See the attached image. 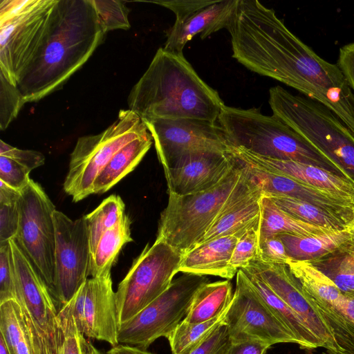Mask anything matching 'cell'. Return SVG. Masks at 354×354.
<instances>
[{
	"label": "cell",
	"instance_id": "43",
	"mask_svg": "<svg viewBox=\"0 0 354 354\" xmlns=\"http://www.w3.org/2000/svg\"><path fill=\"white\" fill-rule=\"evenodd\" d=\"M228 342V330L224 319L189 354H218Z\"/></svg>",
	"mask_w": 354,
	"mask_h": 354
},
{
	"label": "cell",
	"instance_id": "16",
	"mask_svg": "<svg viewBox=\"0 0 354 354\" xmlns=\"http://www.w3.org/2000/svg\"><path fill=\"white\" fill-rule=\"evenodd\" d=\"M79 331L88 338L119 344L115 292L111 270L87 279L69 301Z\"/></svg>",
	"mask_w": 354,
	"mask_h": 354
},
{
	"label": "cell",
	"instance_id": "13",
	"mask_svg": "<svg viewBox=\"0 0 354 354\" xmlns=\"http://www.w3.org/2000/svg\"><path fill=\"white\" fill-rule=\"evenodd\" d=\"M163 169L196 153H228L233 147L217 122L193 118L143 119Z\"/></svg>",
	"mask_w": 354,
	"mask_h": 354
},
{
	"label": "cell",
	"instance_id": "42",
	"mask_svg": "<svg viewBox=\"0 0 354 354\" xmlns=\"http://www.w3.org/2000/svg\"><path fill=\"white\" fill-rule=\"evenodd\" d=\"M257 259L265 262L288 265L292 260L278 234L259 238V253Z\"/></svg>",
	"mask_w": 354,
	"mask_h": 354
},
{
	"label": "cell",
	"instance_id": "1",
	"mask_svg": "<svg viewBox=\"0 0 354 354\" xmlns=\"http://www.w3.org/2000/svg\"><path fill=\"white\" fill-rule=\"evenodd\" d=\"M227 29L233 58L323 104L354 135V93L342 72L292 33L273 9L238 0Z\"/></svg>",
	"mask_w": 354,
	"mask_h": 354
},
{
	"label": "cell",
	"instance_id": "39",
	"mask_svg": "<svg viewBox=\"0 0 354 354\" xmlns=\"http://www.w3.org/2000/svg\"><path fill=\"white\" fill-rule=\"evenodd\" d=\"M25 101L19 89L0 73V129L5 130L17 116Z\"/></svg>",
	"mask_w": 354,
	"mask_h": 354
},
{
	"label": "cell",
	"instance_id": "38",
	"mask_svg": "<svg viewBox=\"0 0 354 354\" xmlns=\"http://www.w3.org/2000/svg\"><path fill=\"white\" fill-rule=\"evenodd\" d=\"M260 222L261 218L239 239L230 260L234 270L245 268L259 258Z\"/></svg>",
	"mask_w": 354,
	"mask_h": 354
},
{
	"label": "cell",
	"instance_id": "31",
	"mask_svg": "<svg viewBox=\"0 0 354 354\" xmlns=\"http://www.w3.org/2000/svg\"><path fill=\"white\" fill-rule=\"evenodd\" d=\"M0 335L10 354H33L22 312L16 299L0 304Z\"/></svg>",
	"mask_w": 354,
	"mask_h": 354
},
{
	"label": "cell",
	"instance_id": "7",
	"mask_svg": "<svg viewBox=\"0 0 354 354\" xmlns=\"http://www.w3.org/2000/svg\"><path fill=\"white\" fill-rule=\"evenodd\" d=\"M57 0H1L0 73L13 86L46 35Z\"/></svg>",
	"mask_w": 354,
	"mask_h": 354
},
{
	"label": "cell",
	"instance_id": "3",
	"mask_svg": "<svg viewBox=\"0 0 354 354\" xmlns=\"http://www.w3.org/2000/svg\"><path fill=\"white\" fill-rule=\"evenodd\" d=\"M224 104L183 54L162 47L128 97L129 109L142 120L193 118L215 123Z\"/></svg>",
	"mask_w": 354,
	"mask_h": 354
},
{
	"label": "cell",
	"instance_id": "49",
	"mask_svg": "<svg viewBox=\"0 0 354 354\" xmlns=\"http://www.w3.org/2000/svg\"><path fill=\"white\" fill-rule=\"evenodd\" d=\"M86 354H103L100 351H99L94 345H93L90 342L88 343V349Z\"/></svg>",
	"mask_w": 354,
	"mask_h": 354
},
{
	"label": "cell",
	"instance_id": "41",
	"mask_svg": "<svg viewBox=\"0 0 354 354\" xmlns=\"http://www.w3.org/2000/svg\"><path fill=\"white\" fill-rule=\"evenodd\" d=\"M32 170L17 159L0 155V181L20 192L28 184Z\"/></svg>",
	"mask_w": 354,
	"mask_h": 354
},
{
	"label": "cell",
	"instance_id": "46",
	"mask_svg": "<svg viewBox=\"0 0 354 354\" xmlns=\"http://www.w3.org/2000/svg\"><path fill=\"white\" fill-rule=\"evenodd\" d=\"M337 65L354 93V42L339 48Z\"/></svg>",
	"mask_w": 354,
	"mask_h": 354
},
{
	"label": "cell",
	"instance_id": "4",
	"mask_svg": "<svg viewBox=\"0 0 354 354\" xmlns=\"http://www.w3.org/2000/svg\"><path fill=\"white\" fill-rule=\"evenodd\" d=\"M217 123L233 147L263 157L313 165L342 176L336 165L274 115H263L254 108L243 109L224 104Z\"/></svg>",
	"mask_w": 354,
	"mask_h": 354
},
{
	"label": "cell",
	"instance_id": "14",
	"mask_svg": "<svg viewBox=\"0 0 354 354\" xmlns=\"http://www.w3.org/2000/svg\"><path fill=\"white\" fill-rule=\"evenodd\" d=\"M55 228V275L53 297L68 303L91 275L92 254L84 217L72 220L62 212L53 214Z\"/></svg>",
	"mask_w": 354,
	"mask_h": 354
},
{
	"label": "cell",
	"instance_id": "33",
	"mask_svg": "<svg viewBox=\"0 0 354 354\" xmlns=\"http://www.w3.org/2000/svg\"><path fill=\"white\" fill-rule=\"evenodd\" d=\"M124 209L122 198L112 194L103 200L93 212L84 216L88 227L92 255L104 233L124 216Z\"/></svg>",
	"mask_w": 354,
	"mask_h": 354
},
{
	"label": "cell",
	"instance_id": "47",
	"mask_svg": "<svg viewBox=\"0 0 354 354\" xmlns=\"http://www.w3.org/2000/svg\"><path fill=\"white\" fill-rule=\"evenodd\" d=\"M270 346L259 341H229L218 354H265Z\"/></svg>",
	"mask_w": 354,
	"mask_h": 354
},
{
	"label": "cell",
	"instance_id": "21",
	"mask_svg": "<svg viewBox=\"0 0 354 354\" xmlns=\"http://www.w3.org/2000/svg\"><path fill=\"white\" fill-rule=\"evenodd\" d=\"M238 0H218L194 12L181 21H175L167 33L162 47L165 50L183 54L186 44L197 34L202 39L222 28H227Z\"/></svg>",
	"mask_w": 354,
	"mask_h": 354
},
{
	"label": "cell",
	"instance_id": "17",
	"mask_svg": "<svg viewBox=\"0 0 354 354\" xmlns=\"http://www.w3.org/2000/svg\"><path fill=\"white\" fill-rule=\"evenodd\" d=\"M258 274L301 319L311 333L328 350L330 335L309 301L301 283L286 264L255 259L245 267Z\"/></svg>",
	"mask_w": 354,
	"mask_h": 354
},
{
	"label": "cell",
	"instance_id": "12",
	"mask_svg": "<svg viewBox=\"0 0 354 354\" xmlns=\"http://www.w3.org/2000/svg\"><path fill=\"white\" fill-rule=\"evenodd\" d=\"M55 206L44 189L30 178L20 191L19 222L14 238L53 296L55 275Z\"/></svg>",
	"mask_w": 354,
	"mask_h": 354
},
{
	"label": "cell",
	"instance_id": "25",
	"mask_svg": "<svg viewBox=\"0 0 354 354\" xmlns=\"http://www.w3.org/2000/svg\"><path fill=\"white\" fill-rule=\"evenodd\" d=\"M288 257L294 261H310L320 259L354 238L349 225L339 230H330L309 236L290 234H278Z\"/></svg>",
	"mask_w": 354,
	"mask_h": 354
},
{
	"label": "cell",
	"instance_id": "51",
	"mask_svg": "<svg viewBox=\"0 0 354 354\" xmlns=\"http://www.w3.org/2000/svg\"><path fill=\"white\" fill-rule=\"evenodd\" d=\"M349 227L353 230L354 232V209H353V218L350 223L348 224Z\"/></svg>",
	"mask_w": 354,
	"mask_h": 354
},
{
	"label": "cell",
	"instance_id": "18",
	"mask_svg": "<svg viewBox=\"0 0 354 354\" xmlns=\"http://www.w3.org/2000/svg\"><path fill=\"white\" fill-rule=\"evenodd\" d=\"M235 162L230 151L189 155L174 167L164 169L168 193L185 196L208 190L222 180Z\"/></svg>",
	"mask_w": 354,
	"mask_h": 354
},
{
	"label": "cell",
	"instance_id": "27",
	"mask_svg": "<svg viewBox=\"0 0 354 354\" xmlns=\"http://www.w3.org/2000/svg\"><path fill=\"white\" fill-rule=\"evenodd\" d=\"M232 297V286L229 279L208 282L195 294L183 320L196 324L216 318L228 308Z\"/></svg>",
	"mask_w": 354,
	"mask_h": 354
},
{
	"label": "cell",
	"instance_id": "9",
	"mask_svg": "<svg viewBox=\"0 0 354 354\" xmlns=\"http://www.w3.org/2000/svg\"><path fill=\"white\" fill-rule=\"evenodd\" d=\"M12 250L16 300L19 304L33 354H59L63 334L55 299L15 239Z\"/></svg>",
	"mask_w": 354,
	"mask_h": 354
},
{
	"label": "cell",
	"instance_id": "53",
	"mask_svg": "<svg viewBox=\"0 0 354 354\" xmlns=\"http://www.w3.org/2000/svg\"><path fill=\"white\" fill-rule=\"evenodd\" d=\"M351 297H354V295H353V296H351Z\"/></svg>",
	"mask_w": 354,
	"mask_h": 354
},
{
	"label": "cell",
	"instance_id": "37",
	"mask_svg": "<svg viewBox=\"0 0 354 354\" xmlns=\"http://www.w3.org/2000/svg\"><path fill=\"white\" fill-rule=\"evenodd\" d=\"M99 23L105 32L130 28L129 10L121 1L91 0Z\"/></svg>",
	"mask_w": 354,
	"mask_h": 354
},
{
	"label": "cell",
	"instance_id": "15",
	"mask_svg": "<svg viewBox=\"0 0 354 354\" xmlns=\"http://www.w3.org/2000/svg\"><path fill=\"white\" fill-rule=\"evenodd\" d=\"M236 275L235 291L225 318L229 341H259L270 346L278 343L297 344L292 333L249 284L241 269Z\"/></svg>",
	"mask_w": 354,
	"mask_h": 354
},
{
	"label": "cell",
	"instance_id": "34",
	"mask_svg": "<svg viewBox=\"0 0 354 354\" xmlns=\"http://www.w3.org/2000/svg\"><path fill=\"white\" fill-rule=\"evenodd\" d=\"M227 310L205 322L193 324L183 320L167 338L171 354H189L223 322Z\"/></svg>",
	"mask_w": 354,
	"mask_h": 354
},
{
	"label": "cell",
	"instance_id": "11",
	"mask_svg": "<svg viewBox=\"0 0 354 354\" xmlns=\"http://www.w3.org/2000/svg\"><path fill=\"white\" fill-rule=\"evenodd\" d=\"M183 254L162 241L156 240L134 260L115 292L119 326L159 297L169 286Z\"/></svg>",
	"mask_w": 354,
	"mask_h": 354
},
{
	"label": "cell",
	"instance_id": "2",
	"mask_svg": "<svg viewBox=\"0 0 354 354\" xmlns=\"http://www.w3.org/2000/svg\"><path fill=\"white\" fill-rule=\"evenodd\" d=\"M91 0H57L46 35L16 87L25 102L62 88L104 39Z\"/></svg>",
	"mask_w": 354,
	"mask_h": 354
},
{
	"label": "cell",
	"instance_id": "32",
	"mask_svg": "<svg viewBox=\"0 0 354 354\" xmlns=\"http://www.w3.org/2000/svg\"><path fill=\"white\" fill-rule=\"evenodd\" d=\"M281 209L304 222L339 230L348 225L332 213L308 203L286 196H268Z\"/></svg>",
	"mask_w": 354,
	"mask_h": 354
},
{
	"label": "cell",
	"instance_id": "24",
	"mask_svg": "<svg viewBox=\"0 0 354 354\" xmlns=\"http://www.w3.org/2000/svg\"><path fill=\"white\" fill-rule=\"evenodd\" d=\"M254 291L274 316L292 333L301 348L313 349L322 347L321 342L311 333L299 316L256 273L241 268Z\"/></svg>",
	"mask_w": 354,
	"mask_h": 354
},
{
	"label": "cell",
	"instance_id": "44",
	"mask_svg": "<svg viewBox=\"0 0 354 354\" xmlns=\"http://www.w3.org/2000/svg\"><path fill=\"white\" fill-rule=\"evenodd\" d=\"M216 1L214 0H172L151 2L171 10L176 15V21H181L198 10L212 5Z\"/></svg>",
	"mask_w": 354,
	"mask_h": 354
},
{
	"label": "cell",
	"instance_id": "52",
	"mask_svg": "<svg viewBox=\"0 0 354 354\" xmlns=\"http://www.w3.org/2000/svg\"><path fill=\"white\" fill-rule=\"evenodd\" d=\"M322 354H335V353H329V352H326V353H322Z\"/></svg>",
	"mask_w": 354,
	"mask_h": 354
},
{
	"label": "cell",
	"instance_id": "6",
	"mask_svg": "<svg viewBox=\"0 0 354 354\" xmlns=\"http://www.w3.org/2000/svg\"><path fill=\"white\" fill-rule=\"evenodd\" d=\"M234 158V167L214 187L185 196L168 193V202L160 214L156 240L165 241L183 254L201 241L241 175L243 165Z\"/></svg>",
	"mask_w": 354,
	"mask_h": 354
},
{
	"label": "cell",
	"instance_id": "29",
	"mask_svg": "<svg viewBox=\"0 0 354 354\" xmlns=\"http://www.w3.org/2000/svg\"><path fill=\"white\" fill-rule=\"evenodd\" d=\"M348 296L354 295V238L328 254L308 261Z\"/></svg>",
	"mask_w": 354,
	"mask_h": 354
},
{
	"label": "cell",
	"instance_id": "26",
	"mask_svg": "<svg viewBox=\"0 0 354 354\" xmlns=\"http://www.w3.org/2000/svg\"><path fill=\"white\" fill-rule=\"evenodd\" d=\"M153 138L147 131L120 149L102 169L93 185V194H102L132 171L150 149Z\"/></svg>",
	"mask_w": 354,
	"mask_h": 354
},
{
	"label": "cell",
	"instance_id": "23",
	"mask_svg": "<svg viewBox=\"0 0 354 354\" xmlns=\"http://www.w3.org/2000/svg\"><path fill=\"white\" fill-rule=\"evenodd\" d=\"M306 296L319 308L322 321L330 333L329 352L354 354V297L342 293L330 301H321Z\"/></svg>",
	"mask_w": 354,
	"mask_h": 354
},
{
	"label": "cell",
	"instance_id": "20",
	"mask_svg": "<svg viewBox=\"0 0 354 354\" xmlns=\"http://www.w3.org/2000/svg\"><path fill=\"white\" fill-rule=\"evenodd\" d=\"M230 153L243 162L333 192L354 203V184L341 175L313 165L263 157L239 147H232Z\"/></svg>",
	"mask_w": 354,
	"mask_h": 354
},
{
	"label": "cell",
	"instance_id": "5",
	"mask_svg": "<svg viewBox=\"0 0 354 354\" xmlns=\"http://www.w3.org/2000/svg\"><path fill=\"white\" fill-rule=\"evenodd\" d=\"M268 102L272 115L302 136L354 184V135L334 113L280 86L270 88Z\"/></svg>",
	"mask_w": 354,
	"mask_h": 354
},
{
	"label": "cell",
	"instance_id": "8",
	"mask_svg": "<svg viewBox=\"0 0 354 354\" xmlns=\"http://www.w3.org/2000/svg\"><path fill=\"white\" fill-rule=\"evenodd\" d=\"M148 129L130 109L120 110L117 120L102 132L78 138L71 154L64 192L78 202L93 194V183L113 156Z\"/></svg>",
	"mask_w": 354,
	"mask_h": 354
},
{
	"label": "cell",
	"instance_id": "19",
	"mask_svg": "<svg viewBox=\"0 0 354 354\" xmlns=\"http://www.w3.org/2000/svg\"><path fill=\"white\" fill-rule=\"evenodd\" d=\"M241 162L264 195L294 198L325 209L348 225L351 221L354 209L351 201L333 192Z\"/></svg>",
	"mask_w": 354,
	"mask_h": 354
},
{
	"label": "cell",
	"instance_id": "40",
	"mask_svg": "<svg viewBox=\"0 0 354 354\" xmlns=\"http://www.w3.org/2000/svg\"><path fill=\"white\" fill-rule=\"evenodd\" d=\"M15 265L10 240L0 242V304L16 299Z\"/></svg>",
	"mask_w": 354,
	"mask_h": 354
},
{
	"label": "cell",
	"instance_id": "30",
	"mask_svg": "<svg viewBox=\"0 0 354 354\" xmlns=\"http://www.w3.org/2000/svg\"><path fill=\"white\" fill-rule=\"evenodd\" d=\"M131 221L124 214L113 227L102 236L92 255L91 275L92 277L111 270L122 247L133 241L131 237Z\"/></svg>",
	"mask_w": 354,
	"mask_h": 354
},
{
	"label": "cell",
	"instance_id": "10",
	"mask_svg": "<svg viewBox=\"0 0 354 354\" xmlns=\"http://www.w3.org/2000/svg\"><path fill=\"white\" fill-rule=\"evenodd\" d=\"M209 282L206 275L183 273L159 297L119 326V344L142 349L158 338H167L186 317L195 294Z\"/></svg>",
	"mask_w": 354,
	"mask_h": 354
},
{
	"label": "cell",
	"instance_id": "50",
	"mask_svg": "<svg viewBox=\"0 0 354 354\" xmlns=\"http://www.w3.org/2000/svg\"><path fill=\"white\" fill-rule=\"evenodd\" d=\"M0 354H10L3 338L0 335Z\"/></svg>",
	"mask_w": 354,
	"mask_h": 354
},
{
	"label": "cell",
	"instance_id": "28",
	"mask_svg": "<svg viewBox=\"0 0 354 354\" xmlns=\"http://www.w3.org/2000/svg\"><path fill=\"white\" fill-rule=\"evenodd\" d=\"M261 204L259 238L283 233L309 236L333 230L293 217L277 206L268 196L263 195Z\"/></svg>",
	"mask_w": 354,
	"mask_h": 354
},
{
	"label": "cell",
	"instance_id": "22",
	"mask_svg": "<svg viewBox=\"0 0 354 354\" xmlns=\"http://www.w3.org/2000/svg\"><path fill=\"white\" fill-rule=\"evenodd\" d=\"M246 231L221 236L194 245L183 254L178 272L232 279L238 270L232 267L231 257L239 239Z\"/></svg>",
	"mask_w": 354,
	"mask_h": 354
},
{
	"label": "cell",
	"instance_id": "48",
	"mask_svg": "<svg viewBox=\"0 0 354 354\" xmlns=\"http://www.w3.org/2000/svg\"><path fill=\"white\" fill-rule=\"evenodd\" d=\"M106 354H154L146 349L140 348L135 346L119 344L113 346Z\"/></svg>",
	"mask_w": 354,
	"mask_h": 354
},
{
	"label": "cell",
	"instance_id": "35",
	"mask_svg": "<svg viewBox=\"0 0 354 354\" xmlns=\"http://www.w3.org/2000/svg\"><path fill=\"white\" fill-rule=\"evenodd\" d=\"M20 192L0 181V242L14 239L19 222Z\"/></svg>",
	"mask_w": 354,
	"mask_h": 354
},
{
	"label": "cell",
	"instance_id": "45",
	"mask_svg": "<svg viewBox=\"0 0 354 354\" xmlns=\"http://www.w3.org/2000/svg\"><path fill=\"white\" fill-rule=\"evenodd\" d=\"M0 155H5L18 159L31 170L44 164V156L37 151L20 149L12 147L2 140L0 141Z\"/></svg>",
	"mask_w": 354,
	"mask_h": 354
},
{
	"label": "cell",
	"instance_id": "36",
	"mask_svg": "<svg viewBox=\"0 0 354 354\" xmlns=\"http://www.w3.org/2000/svg\"><path fill=\"white\" fill-rule=\"evenodd\" d=\"M58 319L63 334L59 354H86L88 342L76 326L69 302L59 309Z\"/></svg>",
	"mask_w": 354,
	"mask_h": 354
}]
</instances>
